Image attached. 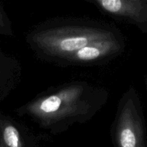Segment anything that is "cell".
<instances>
[{
  "instance_id": "cell-1",
  "label": "cell",
  "mask_w": 147,
  "mask_h": 147,
  "mask_svg": "<svg viewBox=\"0 0 147 147\" xmlns=\"http://www.w3.org/2000/svg\"><path fill=\"white\" fill-rule=\"evenodd\" d=\"M26 42L40 60L60 67L98 66L121 55L126 41L113 24L82 18H55L33 27Z\"/></svg>"
},
{
  "instance_id": "cell-2",
  "label": "cell",
  "mask_w": 147,
  "mask_h": 147,
  "mask_svg": "<svg viewBox=\"0 0 147 147\" xmlns=\"http://www.w3.org/2000/svg\"><path fill=\"white\" fill-rule=\"evenodd\" d=\"M106 88L85 80L68 82L37 95L15 110L52 135L64 133L73 125L91 120L107 103Z\"/></svg>"
},
{
  "instance_id": "cell-3",
  "label": "cell",
  "mask_w": 147,
  "mask_h": 147,
  "mask_svg": "<svg viewBox=\"0 0 147 147\" xmlns=\"http://www.w3.org/2000/svg\"><path fill=\"white\" fill-rule=\"evenodd\" d=\"M111 136L114 147H147L143 110L137 90L133 86L119 100Z\"/></svg>"
},
{
  "instance_id": "cell-4",
  "label": "cell",
  "mask_w": 147,
  "mask_h": 147,
  "mask_svg": "<svg viewBox=\"0 0 147 147\" xmlns=\"http://www.w3.org/2000/svg\"><path fill=\"white\" fill-rule=\"evenodd\" d=\"M117 21L136 26L147 34V0H86Z\"/></svg>"
},
{
  "instance_id": "cell-5",
  "label": "cell",
  "mask_w": 147,
  "mask_h": 147,
  "mask_svg": "<svg viewBox=\"0 0 147 147\" xmlns=\"http://www.w3.org/2000/svg\"><path fill=\"white\" fill-rule=\"evenodd\" d=\"M33 134L20 122L0 118V147H35Z\"/></svg>"
},
{
  "instance_id": "cell-6",
  "label": "cell",
  "mask_w": 147,
  "mask_h": 147,
  "mask_svg": "<svg viewBox=\"0 0 147 147\" xmlns=\"http://www.w3.org/2000/svg\"><path fill=\"white\" fill-rule=\"evenodd\" d=\"M22 67L20 62L10 57L0 55V88L8 94L20 83Z\"/></svg>"
},
{
  "instance_id": "cell-7",
  "label": "cell",
  "mask_w": 147,
  "mask_h": 147,
  "mask_svg": "<svg viewBox=\"0 0 147 147\" xmlns=\"http://www.w3.org/2000/svg\"><path fill=\"white\" fill-rule=\"evenodd\" d=\"M0 34L7 36L13 34L11 22L1 5H0Z\"/></svg>"
},
{
  "instance_id": "cell-8",
  "label": "cell",
  "mask_w": 147,
  "mask_h": 147,
  "mask_svg": "<svg viewBox=\"0 0 147 147\" xmlns=\"http://www.w3.org/2000/svg\"><path fill=\"white\" fill-rule=\"evenodd\" d=\"M146 86H147V78H146Z\"/></svg>"
}]
</instances>
